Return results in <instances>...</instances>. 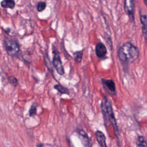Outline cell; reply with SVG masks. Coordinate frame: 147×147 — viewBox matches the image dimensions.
I'll list each match as a JSON object with an SVG mask.
<instances>
[{
  "label": "cell",
  "instance_id": "1",
  "mask_svg": "<svg viewBox=\"0 0 147 147\" xmlns=\"http://www.w3.org/2000/svg\"><path fill=\"white\" fill-rule=\"evenodd\" d=\"M140 55L138 48L130 42H124L117 52L118 57L123 67V70H127L130 64L133 63Z\"/></svg>",
  "mask_w": 147,
  "mask_h": 147
},
{
  "label": "cell",
  "instance_id": "2",
  "mask_svg": "<svg viewBox=\"0 0 147 147\" xmlns=\"http://www.w3.org/2000/svg\"><path fill=\"white\" fill-rule=\"evenodd\" d=\"M100 108L105 126H106L108 123H111V124L113 126V129L115 134L117 135V136H118V127L113 111L112 105L111 102L106 95L103 96V99L100 103Z\"/></svg>",
  "mask_w": 147,
  "mask_h": 147
},
{
  "label": "cell",
  "instance_id": "3",
  "mask_svg": "<svg viewBox=\"0 0 147 147\" xmlns=\"http://www.w3.org/2000/svg\"><path fill=\"white\" fill-rule=\"evenodd\" d=\"M3 47L7 54L10 56L14 57L18 55L20 47L18 41L9 36H5L3 41Z\"/></svg>",
  "mask_w": 147,
  "mask_h": 147
},
{
  "label": "cell",
  "instance_id": "4",
  "mask_svg": "<svg viewBox=\"0 0 147 147\" xmlns=\"http://www.w3.org/2000/svg\"><path fill=\"white\" fill-rule=\"evenodd\" d=\"M101 83L104 90L111 96L117 95V90L114 81L112 79H101Z\"/></svg>",
  "mask_w": 147,
  "mask_h": 147
},
{
  "label": "cell",
  "instance_id": "5",
  "mask_svg": "<svg viewBox=\"0 0 147 147\" xmlns=\"http://www.w3.org/2000/svg\"><path fill=\"white\" fill-rule=\"evenodd\" d=\"M53 65L57 74L60 75H63L65 73L64 68L62 64L61 57L57 50L53 51V56L52 60Z\"/></svg>",
  "mask_w": 147,
  "mask_h": 147
},
{
  "label": "cell",
  "instance_id": "6",
  "mask_svg": "<svg viewBox=\"0 0 147 147\" xmlns=\"http://www.w3.org/2000/svg\"><path fill=\"white\" fill-rule=\"evenodd\" d=\"M124 10L131 22H134L135 5L133 0H125L123 2Z\"/></svg>",
  "mask_w": 147,
  "mask_h": 147
},
{
  "label": "cell",
  "instance_id": "7",
  "mask_svg": "<svg viewBox=\"0 0 147 147\" xmlns=\"http://www.w3.org/2000/svg\"><path fill=\"white\" fill-rule=\"evenodd\" d=\"M95 52L97 57L99 59L104 60L106 58H107V48L103 42L100 41L97 42V44L95 45Z\"/></svg>",
  "mask_w": 147,
  "mask_h": 147
},
{
  "label": "cell",
  "instance_id": "8",
  "mask_svg": "<svg viewBox=\"0 0 147 147\" xmlns=\"http://www.w3.org/2000/svg\"><path fill=\"white\" fill-rule=\"evenodd\" d=\"M140 20L142 26V32L144 40L147 42V13L142 10H140Z\"/></svg>",
  "mask_w": 147,
  "mask_h": 147
},
{
  "label": "cell",
  "instance_id": "9",
  "mask_svg": "<svg viewBox=\"0 0 147 147\" xmlns=\"http://www.w3.org/2000/svg\"><path fill=\"white\" fill-rule=\"evenodd\" d=\"M96 139L100 147H107L106 142V137L104 133L100 130H96L95 133Z\"/></svg>",
  "mask_w": 147,
  "mask_h": 147
},
{
  "label": "cell",
  "instance_id": "10",
  "mask_svg": "<svg viewBox=\"0 0 147 147\" xmlns=\"http://www.w3.org/2000/svg\"><path fill=\"white\" fill-rule=\"evenodd\" d=\"M1 6L5 9H13L14 8L16 3L13 0H3L1 2Z\"/></svg>",
  "mask_w": 147,
  "mask_h": 147
},
{
  "label": "cell",
  "instance_id": "11",
  "mask_svg": "<svg viewBox=\"0 0 147 147\" xmlns=\"http://www.w3.org/2000/svg\"><path fill=\"white\" fill-rule=\"evenodd\" d=\"M53 87L61 94L69 95V90H68V88L62 86L60 84H56Z\"/></svg>",
  "mask_w": 147,
  "mask_h": 147
},
{
  "label": "cell",
  "instance_id": "12",
  "mask_svg": "<svg viewBox=\"0 0 147 147\" xmlns=\"http://www.w3.org/2000/svg\"><path fill=\"white\" fill-rule=\"evenodd\" d=\"M73 56L75 61L78 63H80L82 61V60L83 56V51L80 50V51H76L74 53Z\"/></svg>",
  "mask_w": 147,
  "mask_h": 147
},
{
  "label": "cell",
  "instance_id": "13",
  "mask_svg": "<svg viewBox=\"0 0 147 147\" xmlns=\"http://www.w3.org/2000/svg\"><path fill=\"white\" fill-rule=\"evenodd\" d=\"M137 144L139 147H147V142L144 136H139L138 137Z\"/></svg>",
  "mask_w": 147,
  "mask_h": 147
},
{
  "label": "cell",
  "instance_id": "14",
  "mask_svg": "<svg viewBox=\"0 0 147 147\" xmlns=\"http://www.w3.org/2000/svg\"><path fill=\"white\" fill-rule=\"evenodd\" d=\"M103 38L106 41V43L107 44V45L109 46L110 50L111 51L112 48H113V42H112V40L111 38L110 37V36L107 34L106 33H105L104 36H103Z\"/></svg>",
  "mask_w": 147,
  "mask_h": 147
},
{
  "label": "cell",
  "instance_id": "15",
  "mask_svg": "<svg viewBox=\"0 0 147 147\" xmlns=\"http://www.w3.org/2000/svg\"><path fill=\"white\" fill-rule=\"evenodd\" d=\"M47 7V3L44 1L38 2L36 5V9L38 12H41L44 11Z\"/></svg>",
  "mask_w": 147,
  "mask_h": 147
},
{
  "label": "cell",
  "instance_id": "16",
  "mask_svg": "<svg viewBox=\"0 0 147 147\" xmlns=\"http://www.w3.org/2000/svg\"><path fill=\"white\" fill-rule=\"evenodd\" d=\"M37 107V106L36 103H33L32 105L29 110V115L30 117H34L36 115Z\"/></svg>",
  "mask_w": 147,
  "mask_h": 147
},
{
  "label": "cell",
  "instance_id": "17",
  "mask_svg": "<svg viewBox=\"0 0 147 147\" xmlns=\"http://www.w3.org/2000/svg\"><path fill=\"white\" fill-rule=\"evenodd\" d=\"M7 80H8V82L9 83L13 86L14 87H16L18 85V80L14 76H10L8 77L7 78Z\"/></svg>",
  "mask_w": 147,
  "mask_h": 147
},
{
  "label": "cell",
  "instance_id": "18",
  "mask_svg": "<svg viewBox=\"0 0 147 147\" xmlns=\"http://www.w3.org/2000/svg\"><path fill=\"white\" fill-rule=\"evenodd\" d=\"M144 2L145 6L147 7V0H144Z\"/></svg>",
  "mask_w": 147,
  "mask_h": 147
},
{
  "label": "cell",
  "instance_id": "19",
  "mask_svg": "<svg viewBox=\"0 0 147 147\" xmlns=\"http://www.w3.org/2000/svg\"><path fill=\"white\" fill-rule=\"evenodd\" d=\"M0 14H1V11H0Z\"/></svg>",
  "mask_w": 147,
  "mask_h": 147
}]
</instances>
